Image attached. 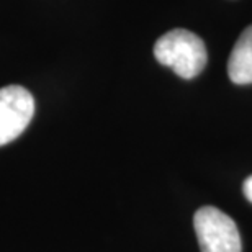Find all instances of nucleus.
Here are the masks:
<instances>
[{
  "label": "nucleus",
  "instance_id": "3",
  "mask_svg": "<svg viewBox=\"0 0 252 252\" xmlns=\"http://www.w3.org/2000/svg\"><path fill=\"white\" fill-rule=\"evenodd\" d=\"M34 115V98L22 85L0 89V146L17 139Z\"/></svg>",
  "mask_w": 252,
  "mask_h": 252
},
{
  "label": "nucleus",
  "instance_id": "1",
  "mask_svg": "<svg viewBox=\"0 0 252 252\" xmlns=\"http://www.w3.org/2000/svg\"><path fill=\"white\" fill-rule=\"evenodd\" d=\"M154 56L182 79H193L205 69L208 53L203 39L187 30L177 28L156 41Z\"/></svg>",
  "mask_w": 252,
  "mask_h": 252
},
{
  "label": "nucleus",
  "instance_id": "2",
  "mask_svg": "<svg viewBox=\"0 0 252 252\" xmlns=\"http://www.w3.org/2000/svg\"><path fill=\"white\" fill-rule=\"evenodd\" d=\"M193 226L201 252H243L238 226L218 208H200L195 213Z\"/></svg>",
  "mask_w": 252,
  "mask_h": 252
},
{
  "label": "nucleus",
  "instance_id": "4",
  "mask_svg": "<svg viewBox=\"0 0 252 252\" xmlns=\"http://www.w3.org/2000/svg\"><path fill=\"white\" fill-rule=\"evenodd\" d=\"M228 74L238 85L252 84V25L244 30L231 51Z\"/></svg>",
  "mask_w": 252,
  "mask_h": 252
},
{
  "label": "nucleus",
  "instance_id": "5",
  "mask_svg": "<svg viewBox=\"0 0 252 252\" xmlns=\"http://www.w3.org/2000/svg\"><path fill=\"white\" fill-rule=\"evenodd\" d=\"M243 191L246 195V198H248L251 203H252V175L249 179L244 180V185H243Z\"/></svg>",
  "mask_w": 252,
  "mask_h": 252
}]
</instances>
